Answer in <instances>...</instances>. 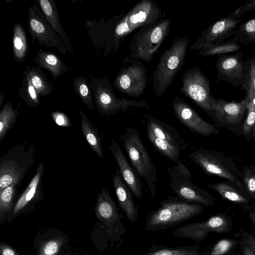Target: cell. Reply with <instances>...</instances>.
<instances>
[{
	"instance_id": "1",
	"label": "cell",
	"mask_w": 255,
	"mask_h": 255,
	"mask_svg": "<svg viewBox=\"0 0 255 255\" xmlns=\"http://www.w3.org/2000/svg\"><path fill=\"white\" fill-rule=\"evenodd\" d=\"M204 206L169 196L160 202V206L147 214L145 222L148 231L163 230L180 224L202 213Z\"/></svg>"
},
{
	"instance_id": "2",
	"label": "cell",
	"mask_w": 255,
	"mask_h": 255,
	"mask_svg": "<svg viewBox=\"0 0 255 255\" xmlns=\"http://www.w3.org/2000/svg\"><path fill=\"white\" fill-rule=\"evenodd\" d=\"M148 139L155 150L174 163L181 161V152L188 145V141L174 127L147 115H142Z\"/></svg>"
},
{
	"instance_id": "3",
	"label": "cell",
	"mask_w": 255,
	"mask_h": 255,
	"mask_svg": "<svg viewBox=\"0 0 255 255\" xmlns=\"http://www.w3.org/2000/svg\"><path fill=\"white\" fill-rule=\"evenodd\" d=\"M189 44L187 36H176L171 45L161 55L152 75L155 94L161 96L184 65Z\"/></svg>"
},
{
	"instance_id": "4",
	"label": "cell",
	"mask_w": 255,
	"mask_h": 255,
	"mask_svg": "<svg viewBox=\"0 0 255 255\" xmlns=\"http://www.w3.org/2000/svg\"><path fill=\"white\" fill-rule=\"evenodd\" d=\"M120 139L132 166L145 181L150 196L154 198L156 194L157 171L138 131L132 126L127 127L126 131L120 135Z\"/></svg>"
},
{
	"instance_id": "5",
	"label": "cell",
	"mask_w": 255,
	"mask_h": 255,
	"mask_svg": "<svg viewBox=\"0 0 255 255\" xmlns=\"http://www.w3.org/2000/svg\"><path fill=\"white\" fill-rule=\"evenodd\" d=\"M170 19L162 18L137 29L129 42V58L147 62L152 61L170 33Z\"/></svg>"
},
{
	"instance_id": "6",
	"label": "cell",
	"mask_w": 255,
	"mask_h": 255,
	"mask_svg": "<svg viewBox=\"0 0 255 255\" xmlns=\"http://www.w3.org/2000/svg\"><path fill=\"white\" fill-rule=\"evenodd\" d=\"M36 149L25 142L10 148L0 158V191L12 183L16 185L25 177L35 162Z\"/></svg>"
},
{
	"instance_id": "7",
	"label": "cell",
	"mask_w": 255,
	"mask_h": 255,
	"mask_svg": "<svg viewBox=\"0 0 255 255\" xmlns=\"http://www.w3.org/2000/svg\"><path fill=\"white\" fill-rule=\"evenodd\" d=\"M189 156L206 174L226 179L246 192L241 179L242 171L230 158L220 152L203 147L195 149Z\"/></svg>"
},
{
	"instance_id": "8",
	"label": "cell",
	"mask_w": 255,
	"mask_h": 255,
	"mask_svg": "<svg viewBox=\"0 0 255 255\" xmlns=\"http://www.w3.org/2000/svg\"><path fill=\"white\" fill-rule=\"evenodd\" d=\"M89 78L94 102L100 115L109 116L120 112H126L130 107L149 109V105L145 101L117 97L106 77L101 78L90 76Z\"/></svg>"
},
{
	"instance_id": "9",
	"label": "cell",
	"mask_w": 255,
	"mask_h": 255,
	"mask_svg": "<svg viewBox=\"0 0 255 255\" xmlns=\"http://www.w3.org/2000/svg\"><path fill=\"white\" fill-rule=\"evenodd\" d=\"M162 11L154 0H142L136 3L118 23L114 31L116 49L122 40L135 29L163 18Z\"/></svg>"
},
{
	"instance_id": "10",
	"label": "cell",
	"mask_w": 255,
	"mask_h": 255,
	"mask_svg": "<svg viewBox=\"0 0 255 255\" xmlns=\"http://www.w3.org/2000/svg\"><path fill=\"white\" fill-rule=\"evenodd\" d=\"M166 170L170 179L169 186L172 191L181 199L204 206L215 204L213 197L206 190L193 183L188 168L180 161Z\"/></svg>"
},
{
	"instance_id": "11",
	"label": "cell",
	"mask_w": 255,
	"mask_h": 255,
	"mask_svg": "<svg viewBox=\"0 0 255 255\" xmlns=\"http://www.w3.org/2000/svg\"><path fill=\"white\" fill-rule=\"evenodd\" d=\"M147 80L146 69L141 61L127 58L116 75L114 84L121 92L137 98L144 91Z\"/></svg>"
},
{
	"instance_id": "12",
	"label": "cell",
	"mask_w": 255,
	"mask_h": 255,
	"mask_svg": "<svg viewBox=\"0 0 255 255\" xmlns=\"http://www.w3.org/2000/svg\"><path fill=\"white\" fill-rule=\"evenodd\" d=\"M181 82L180 91L210 115L214 97L210 93L209 81L203 72L196 67L189 69L183 74Z\"/></svg>"
},
{
	"instance_id": "13",
	"label": "cell",
	"mask_w": 255,
	"mask_h": 255,
	"mask_svg": "<svg viewBox=\"0 0 255 255\" xmlns=\"http://www.w3.org/2000/svg\"><path fill=\"white\" fill-rule=\"evenodd\" d=\"M27 27L33 41H36L40 46L56 48L64 55H67L68 51L63 42L37 4L28 7Z\"/></svg>"
},
{
	"instance_id": "14",
	"label": "cell",
	"mask_w": 255,
	"mask_h": 255,
	"mask_svg": "<svg viewBox=\"0 0 255 255\" xmlns=\"http://www.w3.org/2000/svg\"><path fill=\"white\" fill-rule=\"evenodd\" d=\"M232 228V221L224 214H218L205 221L194 222L177 228L173 236L180 238H188L198 244L201 243L209 233H226Z\"/></svg>"
},
{
	"instance_id": "15",
	"label": "cell",
	"mask_w": 255,
	"mask_h": 255,
	"mask_svg": "<svg viewBox=\"0 0 255 255\" xmlns=\"http://www.w3.org/2000/svg\"><path fill=\"white\" fill-rule=\"evenodd\" d=\"M243 52L238 51L235 54L222 55L218 56L216 63L217 81L221 80L230 83L233 87L241 86L246 83L248 63L243 58Z\"/></svg>"
},
{
	"instance_id": "16",
	"label": "cell",
	"mask_w": 255,
	"mask_h": 255,
	"mask_svg": "<svg viewBox=\"0 0 255 255\" xmlns=\"http://www.w3.org/2000/svg\"><path fill=\"white\" fill-rule=\"evenodd\" d=\"M172 106L177 120L192 132L209 136L220 132L218 126L204 120L191 106L179 97L174 98Z\"/></svg>"
},
{
	"instance_id": "17",
	"label": "cell",
	"mask_w": 255,
	"mask_h": 255,
	"mask_svg": "<svg viewBox=\"0 0 255 255\" xmlns=\"http://www.w3.org/2000/svg\"><path fill=\"white\" fill-rule=\"evenodd\" d=\"M240 22L239 18L228 16L220 19L201 33L197 40L189 47L190 50L199 51L212 44L226 41L236 34Z\"/></svg>"
},
{
	"instance_id": "18",
	"label": "cell",
	"mask_w": 255,
	"mask_h": 255,
	"mask_svg": "<svg viewBox=\"0 0 255 255\" xmlns=\"http://www.w3.org/2000/svg\"><path fill=\"white\" fill-rule=\"evenodd\" d=\"M213 111L209 115L218 124L233 130L241 126L246 112V103L244 100L239 102H228L223 99L212 101Z\"/></svg>"
},
{
	"instance_id": "19",
	"label": "cell",
	"mask_w": 255,
	"mask_h": 255,
	"mask_svg": "<svg viewBox=\"0 0 255 255\" xmlns=\"http://www.w3.org/2000/svg\"><path fill=\"white\" fill-rule=\"evenodd\" d=\"M110 149L116 160L120 174L132 193L139 199L143 195L142 183L135 169L129 163L119 143L111 138Z\"/></svg>"
},
{
	"instance_id": "20",
	"label": "cell",
	"mask_w": 255,
	"mask_h": 255,
	"mask_svg": "<svg viewBox=\"0 0 255 255\" xmlns=\"http://www.w3.org/2000/svg\"><path fill=\"white\" fill-rule=\"evenodd\" d=\"M113 183L119 204L131 223L138 220V206L132 197V192L122 177L118 168L112 174Z\"/></svg>"
},
{
	"instance_id": "21",
	"label": "cell",
	"mask_w": 255,
	"mask_h": 255,
	"mask_svg": "<svg viewBox=\"0 0 255 255\" xmlns=\"http://www.w3.org/2000/svg\"><path fill=\"white\" fill-rule=\"evenodd\" d=\"M44 166L42 163L38 165L35 174L17 200L11 212L16 216L28 207L36 203L42 197V182L44 173Z\"/></svg>"
},
{
	"instance_id": "22",
	"label": "cell",
	"mask_w": 255,
	"mask_h": 255,
	"mask_svg": "<svg viewBox=\"0 0 255 255\" xmlns=\"http://www.w3.org/2000/svg\"><path fill=\"white\" fill-rule=\"evenodd\" d=\"M95 210L97 217L109 228L121 224L124 217L118 211L117 205L109 190L103 187L97 197Z\"/></svg>"
},
{
	"instance_id": "23",
	"label": "cell",
	"mask_w": 255,
	"mask_h": 255,
	"mask_svg": "<svg viewBox=\"0 0 255 255\" xmlns=\"http://www.w3.org/2000/svg\"><path fill=\"white\" fill-rule=\"evenodd\" d=\"M45 16L48 22L63 42L68 52L73 54L74 47L61 25L58 7L53 0H35Z\"/></svg>"
},
{
	"instance_id": "24",
	"label": "cell",
	"mask_w": 255,
	"mask_h": 255,
	"mask_svg": "<svg viewBox=\"0 0 255 255\" xmlns=\"http://www.w3.org/2000/svg\"><path fill=\"white\" fill-rule=\"evenodd\" d=\"M207 185L217 191L223 199L242 206L244 210L252 203L250 196L230 181Z\"/></svg>"
},
{
	"instance_id": "25",
	"label": "cell",
	"mask_w": 255,
	"mask_h": 255,
	"mask_svg": "<svg viewBox=\"0 0 255 255\" xmlns=\"http://www.w3.org/2000/svg\"><path fill=\"white\" fill-rule=\"evenodd\" d=\"M34 61L39 68L48 70L55 81L69 70V68L56 54L41 49H38Z\"/></svg>"
},
{
	"instance_id": "26",
	"label": "cell",
	"mask_w": 255,
	"mask_h": 255,
	"mask_svg": "<svg viewBox=\"0 0 255 255\" xmlns=\"http://www.w3.org/2000/svg\"><path fill=\"white\" fill-rule=\"evenodd\" d=\"M81 118V129L83 134L91 149L102 160H104L102 138L98 129L91 124L89 119L81 110H79Z\"/></svg>"
},
{
	"instance_id": "27",
	"label": "cell",
	"mask_w": 255,
	"mask_h": 255,
	"mask_svg": "<svg viewBox=\"0 0 255 255\" xmlns=\"http://www.w3.org/2000/svg\"><path fill=\"white\" fill-rule=\"evenodd\" d=\"M197 245L171 247L152 244L148 252L143 255H208V252H199Z\"/></svg>"
},
{
	"instance_id": "28",
	"label": "cell",
	"mask_w": 255,
	"mask_h": 255,
	"mask_svg": "<svg viewBox=\"0 0 255 255\" xmlns=\"http://www.w3.org/2000/svg\"><path fill=\"white\" fill-rule=\"evenodd\" d=\"M28 46L25 30L19 22L13 26L12 34V51L14 59L22 62L28 53Z\"/></svg>"
},
{
	"instance_id": "29",
	"label": "cell",
	"mask_w": 255,
	"mask_h": 255,
	"mask_svg": "<svg viewBox=\"0 0 255 255\" xmlns=\"http://www.w3.org/2000/svg\"><path fill=\"white\" fill-rule=\"evenodd\" d=\"M25 68L28 72L33 86L41 97H46L53 92L54 88L52 84L40 68L30 67L28 65H26Z\"/></svg>"
},
{
	"instance_id": "30",
	"label": "cell",
	"mask_w": 255,
	"mask_h": 255,
	"mask_svg": "<svg viewBox=\"0 0 255 255\" xmlns=\"http://www.w3.org/2000/svg\"><path fill=\"white\" fill-rule=\"evenodd\" d=\"M18 95L21 99L30 107H37L40 105L41 96L33 86L27 69L23 73L22 86L19 88Z\"/></svg>"
},
{
	"instance_id": "31",
	"label": "cell",
	"mask_w": 255,
	"mask_h": 255,
	"mask_svg": "<svg viewBox=\"0 0 255 255\" xmlns=\"http://www.w3.org/2000/svg\"><path fill=\"white\" fill-rule=\"evenodd\" d=\"M238 36H235L231 39L211 45L210 46L198 51L201 55L220 56L225 53L238 52L242 48L238 43Z\"/></svg>"
},
{
	"instance_id": "32",
	"label": "cell",
	"mask_w": 255,
	"mask_h": 255,
	"mask_svg": "<svg viewBox=\"0 0 255 255\" xmlns=\"http://www.w3.org/2000/svg\"><path fill=\"white\" fill-rule=\"evenodd\" d=\"M73 88L83 104L89 110L95 109L93 93L90 83L84 76L77 77L73 82Z\"/></svg>"
},
{
	"instance_id": "33",
	"label": "cell",
	"mask_w": 255,
	"mask_h": 255,
	"mask_svg": "<svg viewBox=\"0 0 255 255\" xmlns=\"http://www.w3.org/2000/svg\"><path fill=\"white\" fill-rule=\"evenodd\" d=\"M18 111L13 108L10 102L4 104L0 111V142L16 123Z\"/></svg>"
},
{
	"instance_id": "34",
	"label": "cell",
	"mask_w": 255,
	"mask_h": 255,
	"mask_svg": "<svg viewBox=\"0 0 255 255\" xmlns=\"http://www.w3.org/2000/svg\"><path fill=\"white\" fill-rule=\"evenodd\" d=\"M16 185L12 183L0 191V219L12 212L16 193Z\"/></svg>"
},
{
	"instance_id": "35",
	"label": "cell",
	"mask_w": 255,
	"mask_h": 255,
	"mask_svg": "<svg viewBox=\"0 0 255 255\" xmlns=\"http://www.w3.org/2000/svg\"><path fill=\"white\" fill-rule=\"evenodd\" d=\"M236 35L238 41L245 45L255 43V18L242 23L239 26Z\"/></svg>"
},
{
	"instance_id": "36",
	"label": "cell",
	"mask_w": 255,
	"mask_h": 255,
	"mask_svg": "<svg viewBox=\"0 0 255 255\" xmlns=\"http://www.w3.org/2000/svg\"><path fill=\"white\" fill-rule=\"evenodd\" d=\"M241 178L247 193L255 200V170L252 165L244 166Z\"/></svg>"
},
{
	"instance_id": "37",
	"label": "cell",
	"mask_w": 255,
	"mask_h": 255,
	"mask_svg": "<svg viewBox=\"0 0 255 255\" xmlns=\"http://www.w3.org/2000/svg\"><path fill=\"white\" fill-rule=\"evenodd\" d=\"M64 243V238L61 237L42 242L38 248V255H56L60 251Z\"/></svg>"
},
{
	"instance_id": "38",
	"label": "cell",
	"mask_w": 255,
	"mask_h": 255,
	"mask_svg": "<svg viewBox=\"0 0 255 255\" xmlns=\"http://www.w3.org/2000/svg\"><path fill=\"white\" fill-rule=\"evenodd\" d=\"M239 242L231 239H223L218 242L208 252V255H227L236 248Z\"/></svg>"
},
{
	"instance_id": "39",
	"label": "cell",
	"mask_w": 255,
	"mask_h": 255,
	"mask_svg": "<svg viewBox=\"0 0 255 255\" xmlns=\"http://www.w3.org/2000/svg\"><path fill=\"white\" fill-rule=\"evenodd\" d=\"M246 103V117L243 124V133L247 137L252 134L255 126V108L250 102L244 100Z\"/></svg>"
},
{
	"instance_id": "40",
	"label": "cell",
	"mask_w": 255,
	"mask_h": 255,
	"mask_svg": "<svg viewBox=\"0 0 255 255\" xmlns=\"http://www.w3.org/2000/svg\"><path fill=\"white\" fill-rule=\"evenodd\" d=\"M248 73L245 85L242 87L246 91L252 90L255 92V57H248Z\"/></svg>"
},
{
	"instance_id": "41",
	"label": "cell",
	"mask_w": 255,
	"mask_h": 255,
	"mask_svg": "<svg viewBox=\"0 0 255 255\" xmlns=\"http://www.w3.org/2000/svg\"><path fill=\"white\" fill-rule=\"evenodd\" d=\"M51 116L54 123L58 126L70 127L72 126L69 118L62 112L54 111L51 113Z\"/></svg>"
},
{
	"instance_id": "42",
	"label": "cell",
	"mask_w": 255,
	"mask_h": 255,
	"mask_svg": "<svg viewBox=\"0 0 255 255\" xmlns=\"http://www.w3.org/2000/svg\"><path fill=\"white\" fill-rule=\"evenodd\" d=\"M253 10H255V0L248 1L245 5L236 9L228 17L232 18H239L244 13Z\"/></svg>"
},
{
	"instance_id": "43",
	"label": "cell",
	"mask_w": 255,
	"mask_h": 255,
	"mask_svg": "<svg viewBox=\"0 0 255 255\" xmlns=\"http://www.w3.org/2000/svg\"><path fill=\"white\" fill-rule=\"evenodd\" d=\"M242 242L250 247L255 253V236L249 232H243L241 235Z\"/></svg>"
},
{
	"instance_id": "44",
	"label": "cell",
	"mask_w": 255,
	"mask_h": 255,
	"mask_svg": "<svg viewBox=\"0 0 255 255\" xmlns=\"http://www.w3.org/2000/svg\"><path fill=\"white\" fill-rule=\"evenodd\" d=\"M0 255H19L11 247L3 243L0 245Z\"/></svg>"
},
{
	"instance_id": "45",
	"label": "cell",
	"mask_w": 255,
	"mask_h": 255,
	"mask_svg": "<svg viewBox=\"0 0 255 255\" xmlns=\"http://www.w3.org/2000/svg\"><path fill=\"white\" fill-rule=\"evenodd\" d=\"M244 211L248 212L250 220L255 228V203L252 202Z\"/></svg>"
},
{
	"instance_id": "46",
	"label": "cell",
	"mask_w": 255,
	"mask_h": 255,
	"mask_svg": "<svg viewBox=\"0 0 255 255\" xmlns=\"http://www.w3.org/2000/svg\"><path fill=\"white\" fill-rule=\"evenodd\" d=\"M240 247L242 255H255V253L242 241Z\"/></svg>"
},
{
	"instance_id": "47",
	"label": "cell",
	"mask_w": 255,
	"mask_h": 255,
	"mask_svg": "<svg viewBox=\"0 0 255 255\" xmlns=\"http://www.w3.org/2000/svg\"><path fill=\"white\" fill-rule=\"evenodd\" d=\"M246 101L251 102L255 108V92L252 90L247 91V94L244 99Z\"/></svg>"
},
{
	"instance_id": "48",
	"label": "cell",
	"mask_w": 255,
	"mask_h": 255,
	"mask_svg": "<svg viewBox=\"0 0 255 255\" xmlns=\"http://www.w3.org/2000/svg\"><path fill=\"white\" fill-rule=\"evenodd\" d=\"M4 97H5L4 94L3 93H2L0 92V108H2L3 106Z\"/></svg>"
},
{
	"instance_id": "49",
	"label": "cell",
	"mask_w": 255,
	"mask_h": 255,
	"mask_svg": "<svg viewBox=\"0 0 255 255\" xmlns=\"http://www.w3.org/2000/svg\"><path fill=\"white\" fill-rule=\"evenodd\" d=\"M251 137H252V138L254 140H255V126L254 128V129H253V132H252V134Z\"/></svg>"
},
{
	"instance_id": "50",
	"label": "cell",
	"mask_w": 255,
	"mask_h": 255,
	"mask_svg": "<svg viewBox=\"0 0 255 255\" xmlns=\"http://www.w3.org/2000/svg\"><path fill=\"white\" fill-rule=\"evenodd\" d=\"M252 166H253L254 169L255 170V163L254 164H253V165H252Z\"/></svg>"
}]
</instances>
